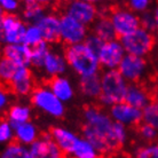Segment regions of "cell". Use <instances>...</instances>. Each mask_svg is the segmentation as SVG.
<instances>
[{
	"label": "cell",
	"mask_w": 158,
	"mask_h": 158,
	"mask_svg": "<svg viewBox=\"0 0 158 158\" xmlns=\"http://www.w3.org/2000/svg\"><path fill=\"white\" fill-rule=\"evenodd\" d=\"M0 158H30L29 148L19 142H12L2 150Z\"/></svg>",
	"instance_id": "83f0119b"
},
{
	"label": "cell",
	"mask_w": 158,
	"mask_h": 158,
	"mask_svg": "<svg viewBox=\"0 0 158 158\" xmlns=\"http://www.w3.org/2000/svg\"><path fill=\"white\" fill-rule=\"evenodd\" d=\"M8 103V94L7 92L5 91L4 88L0 87V111L5 109V107L7 106Z\"/></svg>",
	"instance_id": "f35d334b"
},
{
	"label": "cell",
	"mask_w": 158,
	"mask_h": 158,
	"mask_svg": "<svg viewBox=\"0 0 158 158\" xmlns=\"http://www.w3.org/2000/svg\"><path fill=\"white\" fill-rule=\"evenodd\" d=\"M110 21L116 31L117 37H124L141 28L140 16L128 8H118L111 13Z\"/></svg>",
	"instance_id": "ba28073f"
},
{
	"label": "cell",
	"mask_w": 158,
	"mask_h": 158,
	"mask_svg": "<svg viewBox=\"0 0 158 158\" xmlns=\"http://www.w3.org/2000/svg\"><path fill=\"white\" fill-rule=\"evenodd\" d=\"M142 122L158 131V101H150V103L143 109Z\"/></svg>",
	"instance_id": "f546056e"
},
{
	"label": "cell",
	"mask_w": 158,
	"mask_h": 158,
	"mask_svg": "<svg viewBox=\"0 0 158 158\" xmlns=\"http://www.w3.org/2000/svg\"><path fill=\"white\" fill-rule=\"evenodd\" d=\"M87 36V27L67 14L60 17V39L68 46L84 44Z\"/></svg>",
	"instance_id": "52a82bcc"
},
{
	"label": "cell",
	"mask_w": 158,
	"mask_h": 158,
	"mask_svg": "<svg viewBox=\"0 0 158 158\" xmlns=\"http://www.w3.org/2000/svg\"><path fill=\"white\" fill-rule=\"evenodd\" d=\"M31 118V109L28 106L16 104L13 106L8 111V122L14 128L24 123L30 122Z\"/></svg>",
	"instance_id": "d4e9b609"
},
{
	"label": "cell",
	"mask_w": 158,
	"mask_h": 158,
	"mask_svg": "<svg viewBox=\"0 0 158 158\" xmlns=\"http://www.w3.org/2000/svg\"><path fill=\"white\" fill-rule=\"evenodd\" d=\"M1 55H2V48L0 46V57H1Z\"/></svg>",
	"instance_id": "60d3db41"
},
{
	"label": "cell",
	"mask_w": 158,
	"mask_h": 158,
	"mask_svg": "<svg viewBox=\"0 0 158 158\" xmlns=\"http://www.w3.org/2000/svg\"><path fill=\"white\" fill-rule=\"evenodd\" d=\"M36 25L41 31L44 41L53 44L60 40V17L56 15L45 14V16Z\"/></svg>",
	"instance_id": "9a60e30c"
},
{
	"label": "cell",
	"mask_w": 158,
	"mask_h": 158,
	"mask_svg": "<svg viewBox=\"0 0 158 158\" xmlns=\"http://www.w3.org/2000/svg\"><path fill=\"white\" fill-rule=\"evenodd\" d=\"M64 57L67 63L80 76V78L98 75L101 67L98 55L89 51L84 44L68 46Z\"/></svg>",
	"instance_id": "7a4b0ae2"
},
{
	"label": "cell",
	"mask_w": 158,
	"mask_h": 158,
	"mask_svg": "<svg viewBox=\"0 0 158 158\" xmlns=\"http://www.w3.org/2000/svg\"><path fill=\"white\" fill-rule=\"evenodd\" d=\"M71 156L73 158H99L100 154L94 148V146L91 142H88L86 139L79 138Z\"/></svg>",
	"instance_id": "484cf974"
},
{
	"label": "cell",
	"mask_w": 158,
	"mask_h": 158,
	"mask_svg": "<svg viewBox=\"0 0 158 158\" xmlns=\"http://www.w3.org/2000/svg\"><path fill=\"white\" fill-rule=\"evenodd\" d=\"M93 33L99 37L103 43L117 39V35L114 29V25L111 23L110 17H106V16H101L100 19H96V21L93 23Z\"/></svg>",
	"instance_id": "7402d4cb"
},
{
	"label": "cell",
	"mask_w": 158,
	"mask_h": 158,
	"mask_svg": "<svg viewBox=\"0 0 158 158\" xmlns=\"http://www.w3.org/2000/svg\"><path fill=\"white\" fill-rule=\"evenodd\" d=\"M103 44L104 43H103L102 40L100 39L96 35H94V33L88 35V36L86 37L85 41H84V45H85L89 51L93 52L94 54H96V55H99V53H100V51H101V48H102Z\"/></svg>",
	"instance_id": "836d02e7"
},
{
	"label": "cell",
	"mask_w": 158,
	"mask_h": 158,
	"mask_svg": "<svg viewBox=\"0 0 158 158\" xmlns=\"http://www.w3.org/2000/svg\"><path fill=\"white\" fill-rule=\"evenodd\" d=\"M14 136L16 139V142L25 147H30L39 139V132L33 123L28 122L14 128Z\"/></svg>",
	"instance_id": "44dd1931"
},
{
	"label": "cell",
	"mask_w": 158,
	"mask_h": 158,
	"mask_svg": "<svg viewBox=\"0 0 158 158\" xmlns=\"http://www.w3.org/2000/svg\"><path fill=\"white\" fill-rule=\"evenodd\" d=\"M23 19L31 24H37L45 16V8L43 4L35 0H28L24 2Z\"/></svg>",
	"instance_id": "cb8c5ba5"
},
{
	"label": "cell",
	"mask_w": 158,
	"mask_h": 158,
	"mask_svg": "<svg viewBox=\"0 0 158 158\" xmlns=\"http://www.w3.org/2000/svg\"><path fill=\"white\" fill-rule=\"evenodd\" d=\"M140 135L146 141H154L158 136V131L150 125H147L143 123V125L140 126Z\"/></svg>",
	"instance_id": "8d00e7d4"
},
{
	"label": "cell",
	"mask_w": 158,
	"mask_h": 158,
	"mask_svg": "<svg viewBox=\"0 0 158 158\" xmlns=\"http://www.w3.org/2000/svg\"><path fill=\"white\" fill-rule=\"evenodd\" d=\"M120 43L126 54L139 57L144 56L152 49L155 45V37L152 32L140 28L127 36L120 38Z\"/></svg>",
	"instance_id": "277c9868"
},
{
	"label": "cell",
	"mask_w": 158,
	"mask_h": 158,
	"mask_svg": "<svg viewBox=\"0 0 158 158\" xmlns=\"http://www.w3.org/2000/svg\"><path fill=\"white\" fill-rule=\"evenodd\" d=\"M135 158H158V142L151 143L139 149Z\"/></svg>",
	"instance_id": "e575fe53"
},
{
	"label": "cell",
	"mask_w": 158,
	"mask_h": 158,
	"mask_svg": "<svg viewBox=\"0 0 158 158\" xmlns=\"http://www.w3.org/2000/svg\"><path fill=\"white\" fill-rule=\"evenodd\" d=\"M14 136V127L9 124L8 120L0 122V144L2 143H12Z\"/></svg>",
	"instance_id": "1f68e13d"
},
{
	"label": "cell",
	"mask_w": 158,
	"mask_h": 158,
	"mask_svg": "<svg viewBox=\"0 0 158 158\" xmlns=\"http://www.w3.org/2000/svg\"><path fill=\"white\" fill-rule=\"evenodd\" d=\"M49 88L56 98L63 103L70 101L75 95V91H73L71 83L69 81V79H67L63 76H59L52 79L49 83Z\"/></svg>",
	"instance_id": "ffe728a7"
},
{
	"label": "cell",
	"mask_w": 158,
	"mask_h": 158,
	"mask_svg": "<svg viewBox=\"0 0 158 158\" xmlns=\"http://www.w3.org/2000/svg\"><path fill=\"white\" fill-rule=\"evenodd\" d=\"M28 148L30 158H63V152L53 140L51 133L39 136Z\"/></svg>",
	"instance_id": "30bf717a"
},
{
	"label": "cell",
	"mask_w": 158,
	"mask_h": 158,
	"mask_svg": "<svg viewBox=\"0 0 158 158\" xmlns=\"http://www.w3.org/2000/svg\"><path fill=\"white\" fill-rule=\"evenodd\" d=\"M2 28L1 43L5 45H20L23 44L27 25L14 14H2L0 16Z\"/></svg>",
	"instance_id": "8992f818"
},
{
	"label": "cell",
	"mask_w": 158,
	"mask_h": 158,
	"mask_svg": "<svg viewBox=\"0 0 158 158\" xmlns=\"http://www.w3.org/2000/svg\"><path fill=\"white\" fill-rule=\"evenodd\" d=\"M49 52V44L46 41H41L38 45L31 47V65L36 68H43L44 61Z\"/></svg>",
	"instance_id": "4316f807"
},
{
	"label": "cell",
	"mask_w": 158,
	"mask_h": 158,
	"mask_svg": "<svg viewBox=\"0 0 158 158\" xmlns=\"http://www.w3.org/2000/svg\"><path fill=\"white\" fill-rule=\"evenodd\" d=\"M84 139L91 142L99 154H111L123 146L116 135L115 122L104 111L96 107H88L84 112Z\"/></svg>",
	"instance_id": "6da1fadb"
},
{
	"label": "cell",
	"mask_w": 158,
	"mask_h": 158,
	"mask_svg": "<svg viewBox=\"0 0 158 158\" xmlns=\"http://www.w3.org/2000/svg\"><path fill=\"white\" fill-rule=\"evenodd\" d=\"M2 15V8H1V5H0V16Z\"/></svg>",
	"instance_id": "b9f144b4"
},
{
	"label": "cell",
	"mask_w": 158,
	"mask_h": 158,
	"mask_svg": "<svg viewBox=\"0 0 158 158\" xmlns=\"http://www.w3.org/2000/svg\"><path fill=\"white\" fill-rule=\"evenodd\" d=\"M110 117L114 122L124 126H133L142 122V110L132 107L126 102H120L110 107Z\"/></svg>",
	"instance_id": "4fadbf2b"
},
{
	"label": "cell",
	"mask_w": 158,
	"mask_h": 158,
	"mask_svg": "<svg viewBox=\"0 0 158 158\" xmlns=\"http://www.w3.org/2000/svg\"><path fill=\"white\" fill-rule=\"evenodd\" d=\"M31 102L37 109L41 110L43 112H46L47 115L54 118L62 117L65 111L64 103L61 102L51 91V88L47 86H41L33 89L31 95Z\"/></svg>",
	"instance_id": "5b68a950"
},
{
	"label": "cell",
	"mask_w": 158,
	"mask_h": 158,
	"mask_svg": "<svg viewBox=\"0 0 158 158\" xmlns=\"http://www.w3.org/2000/svg\"><path fill=\"white\" fill-rule=\"evenodd\" d=\"M125 55L126 53L123 48L120 40L116 39L103 44L98 57L101 67L106 68L107 70H118Z\"/></svg>",
	"instance_id": "9c48e42d"
},
{
	"label": "cell",
	"mask_w": 158,
	"mask_h": 158,
	"mask_svg": "<svg viewBox=\"0 0 158 158\" xmlns=\"http://www.w3.org/2000/svg\"><path fill=\"white\" fill-rule=\"evenodd\" d=\"M0 5H1L2 10L7 14H12L20 7L19 1H16V0H0Z\"/></svg>",
	"instance_id": "74e56055"
},
{
	"label": "cell",
	"mask_w": 158,
	"mask_h": 158,
	"mask_svg": "<svg viewBox=\"0 0 158 158\" xmlns=\"http://www.w3.org/2000/svg\"><path fill=\"white\" fill-rule=\"evenodd\" d=\"M2 56L10 60L19 68H29L31 65V48L24 44L20 45H5Z\"/></svg>",
	"instance_id": "5bb4252c"
},
{
	"label": "cell",
	"mask_w": 158,
	"mask_h": 158,
	"mask_svg": "<svg viewBox=\"0 0 158 158\" xmlns=\"http://www.w3.org/2000/svg\"><path fill=\"white\" fill-rule=\"evenodd\" d=\"M41 41H44V38L40 29L37 27L36 24H30V25H28L25 35H24V40H23L24 45L31 48L33 46L38 45L39 43H41Z\"/></svg>",
	"instance_id": "4dcf8cb0"
},
{
	"label": "cell",
	"mask_w": 158,
	"mask_h": 158,
	"mask_svg": "<svg viewBox=\"0 0 158 158\" xmlns=\"http://www.w3.org/2000/svg\"><path fill=\"white\" fill-rule=\"evenodd\" d=\"M154 15H155V19H156V22H157V27H158V5H157V7H156V9H155Z\"/></svg>",
	"instance_id": "ab89813d"
},
{
	"label": "cell",
	"mask_w": 158,
	"mask_h": 158,
	"mask_svg": "<svg viewBox=\"0 0 158 158\" xmlns=\"http://www.w3.org/2000/svg\"><path fill=\"white\" fill-rule=\"evenodd\" d=\"M67 67L68 63L65 57L59 53L51 51L44 61L43 69L47 76L55 78V77L63 75L64 72L67 71Z\"/></svg>",
	"instance_id": "ac0fdd59"
},
{
	"label": "cell",
	"mask_w": 158,
	"mask_h": 158,
	"mask_svg": "<svg viewBox=\"0 0 158 158\" xmlns=\"http://www.w3.org/2000/svg\"><path fill=\"white\" fill-rule=\"evenodd\" d=\"M51 135L62 152L68 155L72 154L73 148L79 140V138L72 131H69L63 127H54L51 132Z\"/></svg>",
	"instance_id": "2e32d148"
},
{
	"label": "cell",
	"mask_w": 158,
	"mask_h": 158,
	"mask_svg": "<svg viewBox=\"0 0 158 158\" xmlns=\"http://www.w3.org/2000/svg\"><path fill=\"white\" fill-rule=\"evenodd\" d=\"M79 87L86 98L98 99L101 95V76L94 75L80 78Z\"/></svg>",
	"instance_id": "603a6c76"
},
{
	"label": "cell",
	"mask_w": 158,
	"mask_h": 158,
	"mask_svg": "<svg viewBox=\"0 0 158 158\" xmlns=\"http://www.w3.org/2000/svg\"><path fill=\"white\" fill-rule=\"evenodd\" d=\"M150 6L149 0H131L128 2V7L133 13H143L148 12V8Z\"/></svg>",
	"instance_id": "d590c367"
},
{
	"label": "cell",
	"mask_w": 158,
	"mask_h": 158,
	"mask_svg": "<svg viewBox=\"0 0 158 158\" xmlns=\"http://www.w3.org/2000/svg\"><path fill=\"white\" fill-rule=\"evenodd\" d=\"M19 67L10 60L4 56L0 57V81L4 84H10Z\"/></svg>",
	"instance_id": "f1b7e54d"
},
{
	"label": "cell",
	"mask_w": 158,
	"mask_h": 158,
	"mask_svg": "<svg viewBox=\"0 0 158 158\" xmlns=\"http://www.w3.org/2000/svg\"><path fill=\"white\" fill-rule=\"evenodd\" d=\"M67 15L71 16L77 22L87 27L96 21L98 9L93 2L85 0H76L68 5Z\"/></svg>",
	"instance_id": "7c38bea8"
},
{
	"label": "cell",
	"mask_w": 158,
	"mask_h": 158,
	"mask_svg": "<svg viewBox=\"0 0 158 158\" xmlns=\"http://www.w3.org/2000/svg\"><path fill=\"white\" fill-rule=\"evenodd\" d=\"M13 91L19 95H28L33 92V79L29 68H19L10 81Z\"/></svg>",
	"instance_id": "e0dca14e"
},
{
	"label": "cell",
	"mask_w": 158,
	"mask_h": 158,
	"mask_svg": "<svg viewBox=\"0 0 158 158\" xmlns=\"http://www.w3.org/2000/svg\"><path fill=\"white\" fill-rule=\"evenodd\" d=\"M140 24H141V28L147 30V31H155L157 29V22H156L154 13L146 12L141 14V16H140Z\"/></svg>",
	"instance_id": "d6a6232c"
},
{
	"label": "cell",
	"mask_w": 158,
	"mask_h": 158,
	"mask_svg": "<svg viewBox=\"0 0 158 158\" xmlns=\"http://www.w3.org/2000/svg\"><path fill=\"white\" fill-rule=\"evenodd\" d=\"M147 70V62L143 57L133 55L124 56L122 63L118 68L119 73L124 77L127 83L135 84L142 78Z\"/></svg>",
	"instance_id": "8fae6325"
},
{
	"label": "cell",
	"mask_w": 158,
	"mask_h": 158,
	"mask_svg": "<svg viewBox=\"0 0 158 158\" xmlns=\"http://www.w3.org/2000/svg\"><path fill=\"white\" fill-rule=\"evenodd\" d=\"M130 84L124 79L118 70H107L101 76L100 101L107 107L124 102Z\"/></svg>",
	"instance_id": "3957f363"
},
{
	"label": "cell",
	"mask_w": 158,
	"mask_h": 158,
	"mask_svg": "<svg viewBox=\"0 0 158 158\" xmlns=\"http://www.w3.org/2000/svg\"><path fill=\"white\" fill-rule=\"evenodd\" d=\"M156 36H157V39H158V27H157V29H156Z\"/></svg>",
	"instance_id": "7bdbcfd3"
},
{
	"label": "cell",
	"mask_w": 158,
	"mask_h": 158,
	"mask_svg": "<svg viewBox=\"0 0 158 158\" xmlns=\"http://www.w3.org/2000/svg\"><path fill=\"white\" fill-rule=\"evenodd\" d=\"M124 102H126L132 107L138 108L140 110H143L150 103V98L148 92L143 87L136 84H130Z\"/></svg>",
	"instance_id": "d6986e66"
}]
</instances>
